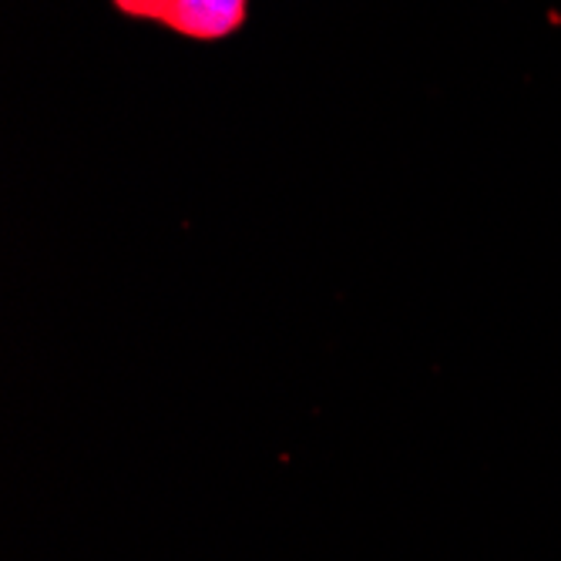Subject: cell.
<instances>
[{
  "label": "cell",
  "instance_id": "1",
  "mask_svg": "<svg viewBox=\"0 0 561 561\" xmlns=\"http://www.w3.org/2000/svg\"><path fill=\"white\" fill-rule=\"evenodd\" d=\"M245 4L249 0H179L165 24L192 41H222L242 27Z\"/></svg>",
  "mask_w": 561,
  "mask_h": 561
},
{
  "label": "cell",
  "instance_id": "2",
  "mask_svg": "<svg viewBox=\"0 0 561 561\" xmlns=\"http://www.w3.org/2000/svg\"><path fill=\"white\" fill-rule=\"evenodd\" d=\"M115 4L131 18H151V21H169L179 0H115Z\"/></svg>",
  "mask_w": 561,
  "mask_h": 561
}]
</instances>
